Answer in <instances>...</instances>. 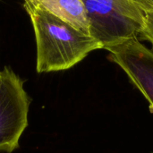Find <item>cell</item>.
Segmentation results:
<instances>
[{
	"label": "cell",
	"instance_id": "cell-1",
	"mask_svg": "<svg viewBox=\"0 0 153 153\" xmlns=\"http://www.w3.org/2000/svg\"><path fill=\"white\" fill-rule=\"evenodd\" d=\"M24 8L35 34L38 73L70 69L91 52L102 48L96 39L78 30L38 3L26 0Z\"/></svg>",
	"mask_w": 153,
	"mask_h": 153
},
{
	"label": "cell",
	"instance_id": "cell-2",
	"mask_svg": "<svg viewBox=\"0 0 153 153\" xmlns=\"http://www.w3.org/2000/svg\"><path fill=\"white\" fill-rule=\"evenodd\" d=\"M90 35L106 48L140 33L144 13L131 0H82Z\"/></svg>",
	"mask_w": 153,
	"mask_h": 153
},
{
	"label": "cell",
	"instance_id": "cell-3",
	"mask_svg": "<svg viewBox=\"0 0 153 153\" xmlns=\"http://www.w3.org/2000/svg\"><path fill=\"white\" fill-rule=\"evenodd\" d=\"M30 99L24 90L23 81L8 68L0 94V152H13L28 126Z\"/></svg>",
	"mask_w": 153,
	"mask_h": 153
},
{
	"label": "cell",
	"instance_id": "cell-4",
	"mask_svg": "<svg viewBox=\"0 0 153 153\" xmlns=\"http://www.w3.org/2000/svg\"><path fill=\"white\" fill-rule=\"evenodd\" d=\"M109 59L127 74L130 81L143 94L153 112V51L134 37L108 47Z\"/></svg>",
	"mask_w": 153,
	"mask_h": 153
},
{
	"label": "cell",
	"instance_id": "cell-5",
	"mask_svg": "<svg viewBox=\"0 0 153 153\" xmlns=\"http://www.w3.org/2000/svg\"><path fill=\"white\" fill-rule=\"evenodd\" d=\"M33 2L78 30L90 35L87 12L82 0H34Z\"/></svg>",
	"mask_w": 153,
	"mask_h": 153
},
{
	"label": "cell",
	"instance_id": "cell-6",
	"mask_svg": "<svg viewBox=\"0 0 153 153\" xmlns=\"http://www.w3.org/2000/svg\"><path fill=\"white\" fill-rule=\"evenodd\" d=\"M139 34L143 39H147L153 46V13H144L143 25Z\"/></svg>",
	"mask_w": 153,
	"mask_h": 153
},
{
	"label": "cell",
	"instance_id": "cell-7",
	"mask_svg": "<svg viewBox=\"0 0 153 153\" xmlns=\"http://www.w3.org/2000/svg\"><path fill=\"white\" fill-rule=\"evenodd\" d=\"M143 13H153V0H131Z\"/></svg>",
	"mask_w": 153,
	"mask_h": 153
},
{
	"label": "cell",
	"instance_id": "cell-8",
	"mask_svg": "<svg viewBox=\"0 0 153 153\" xmlns=\"http://www.w3.org/2000/svg\"><path fill=\"white\" fill-rule=\"evenodd\" d=\"M8 68L9 67H4L2 70H0V94L3 91L4 85V82L6 79V75H7V72H8Z\"/></svg>",
	"mask_w": 153,
	"mask_h": 153
},
{
	"label": "cell",
	"instance_id": "cell-9",
	"mask_svg": "<svg viewBox=\"0 0 153 153\" xmlns=\"http://www.w3.org/2000/svg\"><path fill=\"white\" fill-rule=\"evenodd\" d=\"M24 1H25V0H24Z\"/></svg>",
	"mask_w": 153,
	"mask_h": 153
}]
</instances>
